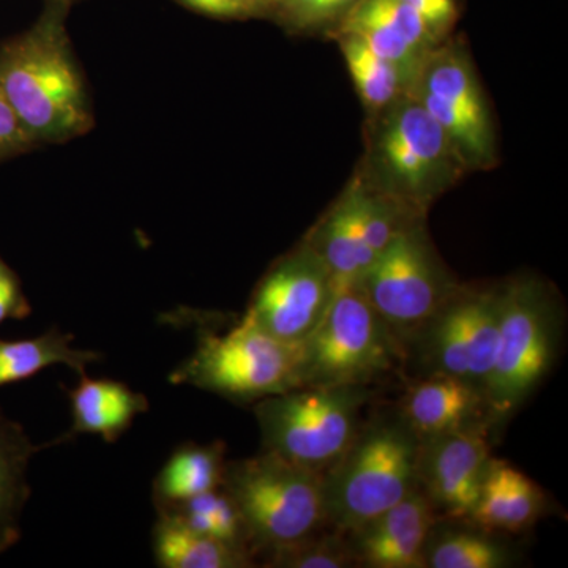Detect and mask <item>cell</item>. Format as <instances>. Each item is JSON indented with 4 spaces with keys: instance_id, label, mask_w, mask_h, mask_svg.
<instances>
[{
    "instance_id": "cell-20",
    "label": "cell",
    "mask_w": 568,
    "mask_h": 568,
    "mask_svg": "<svg viewBox=\"0 0 568 568\" xmlns=\"http://www.w3.org/2000/svg\"><path fill=\"white\" fill-rule=\"evenodd\" d=\"M308 242L327 265L334 290L361 286L366 271L376 261L375 253L368 248L358 230L357 216L347 193Z\"/></svg>"
},
{
    "instance_id": "cell-17",
    "label": "cell",
    "mask_w": 568,
    "mask_h": 568,
    "mask_svg": "<svg viewBox=\"0 0 568 568\" xmlns=\"http://www.w3.org/2000/svg\"><path fill=\"white\" fill-rule=\"evenodd\" d=\"M541 503L537 485L525 474L491 459L470 518L487 530L519 532L536 521Z\"/></svg>"
},
{
    "instance_id": "cell-21",
    "label": "cell",
    "mask_w": 568,
    "mask_h": 568,
    "mask_svg": "<svg viewBox=\"0 0 568 568\" xmlns=\"http://www.w3.org/2000/svg\"><path fill=\"white\" fill-rule=\"evenodd\" d=\"M73 342V335L59 328L36 338L0 339V387L21 383L54 365H65L78 375H85L89 365L102 361V354L77 349Z\"/></svg>"
},
{
    "instance_id": "cell-12",
    "label": "cell",
    "mask_w": 568,
    "mask_h": 568,
    "mask_svg": "<svg viewBox=\"0 0 568 568\" xmlns=\"http://www.w3.org/2000/svg\"><path fill=\"white\" fill-rule=\"evenodd\" d=\"M334 287L310 242L286 254L257 284L244 320L290 345H302L323 323Z\"/></svg>"
},
{
    "instance_id": "cell-3",
    "label": "cell",
    "mask_w": 568,
    "mask_h": 568,
    "mask_svg": "<svg viewBox=\"0 0 568 568\" xmlns=\"http://www.w3.org/2000/svg\"><path fill=\"white\" fill-rule=\"evenodd\" d=\"M420 437L402 416L379 418L323 476L324 523L353 532L418 488Z\"/></svg>"
},
{
    "instance_id": "cell-32",
    "label": "cell",
    "mask_w": 568,
    "mask_h": 568,
    "mask_svg": "<svg viewBox=\"0 0 568 568\" xmlns=\"http://www.w3.org/2000/svg\"><path fill=\"white\" fill-rule=\"evenodd\" d=\"M70 2H71V3H73V2H74V0H70Z\"/></svg>"
},
{
    "instance_id": "cell-13",
    "label": "cell",
    "mask_w": 568,
    "mask_h": 568,
    "mask_svg": "<svg viewBox=\"0 0 568 568\" xmlns=\"http://www.w3.org/2000/svg\"><path fill=\"white\" fill-rule=\"evenodd\" d=\"M489 462L487 435L476 425L425 437L418 452V488L435 510L470 517Z\"/></svg>"
},
{
    "instance_id": "cell-2",
    "label": "cell",
    "mask_w": 568,
    "mask_h": 568,
    "mask_svg": "<svg viewBox=\"0 0 568 568\" xmlns=\"http://www.w3.org/2000/svg\"><path fill=\"white\" fill-rule=\"evenodd\" d=\"M366 185L422 215L467 170L454 142L409 91L372 114Z\"/></svg>"
},
{
    "instance_id": "cell-23",
    "label": "cell",
    "mask_w": 568,
    "mask_h": 568,
    "mask_svg": "<svg viewBox=\"0 0 568 568\" xmlns=\"http://www.w3.org/2000/svg\"><path fill=\"white\" fill-rule=\"evenodd\" d=\"M336 40L339 41L358 97L372 114L386 108L409 89L410 82L406 74L369 50L364 41L351 33H336Z\"/></svg>"
},
{
    "instance_id": "cell-5",
    "label": "cell",
    "mask_w": 568,
    "mask_h": 568,
    "mask_svg": "<svg viewBox=\"0 0 568 568\" xmlns=\"http://www.w3.org/2000/svg\"><path fill=\"white\" fill-rule=\"evenodd\" d=\"M298 365L301 345L280 342L242 317L226 334L201 332L196 349L171 373L170 383L260 402L301 387Z\"/></svg>"
},
{
    "instance_id": "cell-18",
    "label": "cell",
    "mask_w": 568,
    "mask_h": 568,
    "mask_svg": "<svg viewBox=\"0 0 568 568\" xmlns=\"http://www.w3.org/2000/svg\"><path fill=\"white\" fill-rule=\"evenodd\" d=\"M41 446L0 410V556L21 538V519L31 497L29 465Z\"/></svg>"
},
{
    "instance_id": "cell-1",
    "label": "cell",
    "mask_w": 568,
    "mask_h": 568,
    "mask_svg": "<svg viewBox=\"0 0 568 568\" xmlns=\"http://www.w3.org/2000/svg\"><path fill=\"white\" fill-rule=\"evenodd\" d=\"M70 0H47L28 31L0 47V91L33 144L91 132L93 112L67 29Z\"/></svg>"
},
{
    "instance_id": "cell-7",
    "label": "cell",
    "mask_w": 568,
    "mask_h": 568,
    "mask_svg": "<svg viewBox=\"0 0 568 568\" xmlns=\"http://www.w3.org/2000/svg\"><path fill=\"white\" fill-rule=\"evenodd\" d=\"M368 399L365 386L301 387L260 399L264 450L321 473L353 443Z\"/></svg>"
},
{
    "instance_id": "cell-31",
    "label": "cell",
    "mask_w": 568,
    "mask_h": 568,
    "mask_svg": "<svg viewBox=\"0 0 568 568\" xmlns=\"http://www.w3.org/2000/svg\"><path fill=\"white\" fill-rule=\"evenodd\" d=\"M358 2L361 0H316L315 6L306 14L302 28H310V26H317L325 21H335L336 18L342 21Z\"/></svg>"
},
{
    "instance_id": "cell-8",
    "label": "cell",
    "mask_w": 568,
    "mask_h": 568,
    "mask_svg": "<svg viewBox=\"0 0 568 568\" xmlns=\"http://www.w3.org/2000/svg\"><path fill=\"white\" fill-rule=\"evenodd\" d=\"M558 320L540 283L519 280L503 287L499 342L485 387L488 413L510 416L540 384L555 361Z\"/></svg>"
},
{
    "instance_id": "cell-25",
    "label": "cell",
    "mask_w": 568,
    "mask_h": 568,
    "mask_svg": "<svg viewBox=\"0 0 568 568\" xmlns=\"http://www.w3.org/2000/svg\"><path fill=\"white\" fill-rule=\"evenodd\" d=\"M507 564L506 548L476 534H446L432 548L426 549V567L503 568Z\"/></svg>"
},
{
    "instance_id": "cell-16",
    "label": "cell",
    "mask_w": 568,
    "mask_h": 568,
    "mask_svg": "<svg viewBox=\"0 0 568 568\" xmlns=\"http://www.w3.org/2000/svg\"><path fill=\"white\" fill-rule=\"evenodd\" d=\"M402 417L420 439L477 424L487 399L457 377L432 375L407 390Z\"/></svg>"
},
{
    "instance_id": "cell-22",
    "label": "cell",
    "mask_w": 568,
    "mask_h": 568,
    "mask_svg": "<svg viewBox=\"0 0 568 568\" xmlns=\"http://www.w3.org/2000/svg\"><path fill=\"white\" fill-rule=\"evenodd\" d=\"M153 556L163 568H244L253 559L183 525L173 515L159 514L153 526Z\"/></svg>"
},
{
    "instance_id": "cell-14",
    "label": "cell",
    "mask_w": 568,
    "mask_h": 568,
    "mask_svg": "<svg viewBox=\"0 0 568 568\" xmlns=\"http://www.w3.org/2000/svg\"><path fill=\"white\" fill-rule=\"evenodd\" d=\"M435 511L424 491L414 489L402 503L349 532L354 562L373 568L426 567V541Z\"/></svg>"
},
{
    "instance_id": "cell-26",
    "label": "cell",
    "mask_w": 568,
    "mask_h": 568,
    "mask_svg": "<svg viewBox=\"0 0 568 568\" xmlns=\"http://www.w3.org/2000/svg\"><path fill=\"white\" fill-rule=\"evenodd\" d=\"M271 566L286 568H342L354 562L349 547L336 540L315 541L312 537L271 556Z\"/></svg>"
},
{
    "instance_id": "cell-29",
    "label": "cell",
    "mask_w": 568,
    "mask_h": 568,
    "mask_svg": "<svg viewBox=\"0 0 568 568\" xmlns=\"http://www.w3.org/2000/svg\"><path fill=\"white\" fill-rule=\"evenodd\" d=\"M182 6L197 13L226 20H246V18L267 14V0H178Z\"/></svg>"
},
{
    "instance_id": "cell-15",
    "label": "cell",
    "mask_w": 568,
    "mask_h": 568,
    "mask_svg": "<svg viewBox=\"0 0 568 568\" xmlns=\"http://www.w3.org/2000/svg\"><path fill=\"white\" fill-rule=\"evenodd\" d=\"M67 395L71 405V428L50 446L80 435H97L104 443H118L134 418L149 410L145 395L119 381L91 379L82 375L78 386L67 390Z\"/></svg>"
},
{
    "instance_id": "cell-24",
    "label": "cell",
    "mask_w": 568,
    "mask_h": 568,
    "mask_svg": "<svg viewBox=\"0 0 568 568\" xmlns=\"http://www.w3.org/2000/svg\"><path fill=\"white\" fill-rule=\"evenodd\" d=\"M163 514L173 515L190 529L196 530L203 536L215 538L227 547L245 552L253 559L241 515H239L231 497L222 488L193 497V499L186 500L173 510L163 511Z\"/></svg>"
},
{
    "instance_id": "cell-6",
    "label": "cell",
    "mask_w": 568,
    "mask_h": 568,
    "mask_svg": "<svg viewBox=\"0 0 568 568\" xmlns=\"http://www.w3.org/2000/svg\"><path fill=\"white\" fill-rule=\"evenodd\" d=\"M396 361L398 336L361 286L334 290L323 323L301 345L298 386H366Z\"/></svg>"
},
{
    "instance_id": "cell-19",
    "label": "cell",
    "mask_w": 568,
    "mask_h": 568,
    "mask_svg": "<svg viewBox=\"0 0 568 568\" xmlns=\"http://www.w3.org/2000/svg\"><path fill=\"white\" fill-rule=\"evenodd\" d=\"M224 466L223 444L179 447L153 480L156 514L173 510L193 497L222 488Z\"/></svg>"
},
{
    "instance_id": "cell-11",
    "label": "cell",
    "mask_w": 568,
    "mask_h": 568,
    "mask_svg": "<svg viewBox=\"0 0 568 568\" xmlns=\"http://www.w3.org/2000/svg\"><path fill=\"white\" fill-rule=\"evenodd\" d=\"M500 310L503 290L455 291L420 327L433 375L457 377L485 395L499 342Z\"/></svg>"
},
{
    "instance_id": "cell-9",
    "label": "cell",
    "mask_w": 568,
    "mask_h": 568,
    "mask_svg": "<svg viewBox=\"0 0 568 568\" xmlns=\"http://www.w3.org/2000/svg\"><path fill=\"white\" fill-rule=\"evenodd\" d=\"M365 297L396 336L420 331L455 293L424 230L406 224L361 282Z\"/></svg>"
},
{
    "instance_id": "cell-27",
    "label": "cell",
    "mask_w": 568,
    "mask_h": 568,
    "mask_svg": "<svg viewBox=\"0 0 568 568\" xmlns=\"http://www.w3.org/2000/svg\"><path fill=\"white\" fill-rule=\"evenodd\" d=\"M32 306L22 290L20 276L0 256V325L31 316Z\"/></svg>"
},
{
    "instance_id": "cell-30",
    "label": "cell",
    "mask_w": 568,
    "mask_h": 568,
    "mask_svg": "<svg viewBox=\"0 0 568 568\" xmlns=\"http://www.w3.org/2000/svg\"><path fill=\"white\" fill-rule=\"evenodd\" d=\"M402 2L417 11L439 39L454 28L459 17L457 0H402Z\"/></svg>"
},
{
    "instance_id": "cell-10",
    "label": "cell",
    "mask_w": 568,
    "mask_h": 568,
    "mask_svg": "<svg viewBox=\"0 0 568 568\" xmlns=\"http://www.w3.org/2000/svg\"><path fill=\"white\" fill-rule=\"evenodd\" d=\"M407 91L443 126L467 170L495 163V130L487 102L473 62L458 43L433 48Z\"/></svg>"
},
{
    "instance_id": "cell-28",
    "label": "cell",
    "mask_w": 568,
    "mask_h": 568,
    "mask_svg": "<svg viewBox=\"0 0 568 568\" xmlns=\"http://www.w3.org/2000/svg\"><path fill=\"white\" fill-rule=\"evenodd\" d=\"M36 148L31 136L13 111L9 100L0 91V163Z\"/></svg>"
},
{
    "instance_id": "cell-4",
    "label": "cell",
    "mask_w": 568,
    "mask_h": 568,
    "mask_svg": "<svg viewBox=\"0 0 568 568\" xmlns=\"http://www.w3.org/2000/svg\"><path fill=\"white\" fill-rule=\"evenodd\" d=\"M222 489L241 515L252 555L274 556L313 537L324 523L321 473L274 452L226 463Z\"/></svg>"
}]
</instances>
